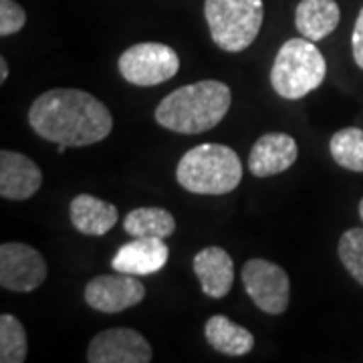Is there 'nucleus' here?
Wrapping results in <instances>:
<instances>
[{
    "mask_svg": "<svg viewBox=\"0 0 363 363\" xmlns=\"http://www.w3.org/2000/svg\"><path fill=\"white\" fill-rule=\"evenodd\" d=\"M9 77V63H6V59L2 57L0 59V83H4Z\"/></svg>",
    "mask_w": 363,
    "mask_h": 363,
    "instance_id": "obj_24",
    "label": "nucleus"
},
{
    "mask_svg": "<svg viewBox=\"0 0 363 363\" xmlns=\"http://www.w3.org/2000/svg\"><path fill=\"white\" fill-rule=\"evenodd\" d=\"M154 351L147 339L135 329L113 327L91 339L87 350L89 363H150Z\"/></svg>",
    "mask_w": 363,
    "mask_h": 363,
    "instance_id": "obj_9",
    "label": "nucleus"
},
{
    "mask_svg": "<svg viewBox=\"0 0 363 363\" xmlns=\"http://www.w3.org/2000/svg\"><path fill=\"white\" fill-rule=\"evenodd\" d=\"M329 152L341 168L350 172H363V130H339L329 142Z\"/></svg>",
    "mask_w": 363,
    "mask_h": 363,
    "instance_id": "obj_19",
    "label": "nucleus"
},
{
    "mask_svg": "<svg viewBox=\"0 0 363 363\" xmlns=\"http://www.w3.org/2000/svg\"><path fill=\"white\" fill-rule=\"evenodd\" d=\"M28 123L43 140L69 147L101 142L113 130L111 111L97 97L81 89L43 93L28 109Z\"/></svg>",
    "mask_w": 363,
    "mask_h": 363,
    "instance_id": "obj_1",
    "label": "nucleus"
},
{
    "mask_svg": "<svg viewBox=\"0 0 363 363\" xmlns=\"http://www.w3.org/2000/svg\"><path fill=\"white\" fill-rule=\"evenodd\" d=\"M327 63L309 39H289L279 49L271 69V85L283 99H301L323 83Z\"/></svg>",
    "mask_w": 363,
    "mask_h": 363,
    "instance_id": "obj_4",
    "label": "nucleus"
},
{
    "mask_svg": "<svg viewBox=\"0 0 363 363\" xmlns=\"http://www.w3.org/2000/svg\"><path fill=\"white\" fill-rule=\"evenodd\" d=\"M26 23V13L14 0H0V37L16 35Z\"/></svg>",
    "mask_w": 363,
    "mask_h": 363,
    "instance_id": "obj_22",
    "label": "nucleus"
},
{
    "mask_svg": "<svg viewBox=\"0 0 363 363\" xmlns=\"http://www.w3.org/2000/svg\"><path fill=\"white\" fill-rule=\"evenodd\" d=\"M204 14L214 45L222 51L240 52L259 37L264 6L262 0H206Z\"/></svg>",
    "mask_w": 363,
    "mask_h": 363,
    "instance_id": "obj_5",
    "label": "nucleus"
},
{
    "mask_svg": "<svg viewBox=\"0 0 363 363\" xmlns=\"http://www.w3.org/2000/svg\"><path fill=\"white\" fill-rule=\"evenodd\" d=\"M242 285L260 311L281 315L289 307L291 283L285 269L264 259H250L242 267Z\"/></svg>",
    "mask_w": 363,
    "mask_h": 363,
    "instance_id": "obj_7",
    "label": "nucleus"
},
{
    "mask_svg": "<svg viewBox=\"0 0 363 363\" xmlns=\"http://www.w3.org/2000/svg\"><path fill=\"white\" fill-rule=\"evenodd\" d=\"M341 11L335 0H301L295 11V26L305 39H325L337 28Z\"/></svg>",
    "mask_w": 363,
    "mask_h": 363,
    "instance_id": "obj_16",
    "label": "nucleus"
},
{
    "mask_svg": "<svg viewBox=\"0 0 363 363\" xmlns=\"http://www.w3.org/2000/svg\"><path fill=\"white\" fill-rule=\"evenodd\" d=\"M69 216L73 226L85 236H104L119 220L117 208L111 202L99 200L91 194H79L71 202Z\"/></svg>",
    "mask_w": 363,
    "mask_h": 363,
    "instance_id": "obj_15",
    "label": "nucleus"
},
{
    "mask_svg": "<svg viewBox=\"0 0 363 363\" xmlns=\"http://www.w3.org/2000/svg\"><path fill=\"white\" fill-rule=\"evenodd\" d=\"M176 180L192 194H228L242 180V164L228 145L200 143L182 156L176 168Z\"/></svg>",
    "mask_w": 363,
    "mask_h": 363,
    "instance_id": "obj_3",
    "label": "nucleus"
},
{
    "mask_svg": "<svg viewBox=\"0 0 363 363\" xmlns=\"http://www.w3.org/2000/svg\"><path fill=\"white\" fill-rule=\"evenodd\" d=\"M233 104L230 87L206 79L172 91L156 107V121L176 133H204L216 128Z\"/></svg>",
    "mask_w": 363,
    "mask_h": 363,
    "instance_id": "obj_2",
    "label": "nucleus"
},
{
    "mask_svg": "<svg viewBox=\"0 0 363 363\" xmlns=\"http://www.w3.org/2000/svg\"><path fill=\"white\" fill-rule=\"evenodd\" d=\"M145 297L143 283L125 272L117 274H99L85 286V303L91 309L101 313H121L130 307H135Z\"/></svg>",
    "mask_w": 363,
    "mask_h": 363,
    "instance_id": "obj_10",
    "label": "nucleus"
},
{
    "mask_svg": "<svg viewBox=\"0 0 363 363\" xmlns=\"http://www.w3.org/2000/svg\"><path fill=\"white\" fill-rule=\"evenodd\" d=\"M196 277L202 293L212 298H222L230 293L234 283V262L230 255L220 247L202 248L194 257Z\"/></svg>",
    "mask_w": 363,
    "mask_h": 363,
    "instance_id": "obj_14",
    "label": "nucleus"
},
{
    "mask_svg": "<svg viewBox=\"0 0 363 363\" xmlns=\"http://www.w3.org/2000/svg\"><path fill=\"white\" fill-rule=\"evenodd\" d=\"M351 49H353V59L355 63L363 69V6L359 11V16L353 26V35H351Z\"/></svg>",
    "mask_w": 363,
    "mask_h": 363,
    "instance_id": "obj_23",
    "label": "nucleus"
},
{
    "mask_svg": "<svg viewBox=\"0 0 363 363\" xmlns=\"http://www.w3.org/2000/svg\"><path fill=\"white\" fill-rule=\"evenodd\" d=\"M339 260L363 286V228H350L339 238Z\"/></svg>",
    "mask_w": 363,
    "mask_h": 363,
    "instance_id": "obj_21",
    "label": "nucleus"
},
{
    "mask_svg": "<svg viewBox=\"0 0 363 363\" xmlns=\"http://www.w3.org/2000/svg\"><path fill=\"white\" fill-rule=\"evenodd\" d=\"M168 259L169 250L162 238H133L117 250L111 269L133 277H145L162 271Z\"/></svg>",
    "mask_w": 363,
    "mask_h": 363,
    "instance_id": "obj_13",
    "label": "nucleus"
},
{
    "mask_svg": "<svg viewBox=\"0 0 363 363\" xmlns=\"http://www.w3.org/2000/svg\"><path fill=\"white\" fill-rule=\"evenodd\" d=\"M180 71V57L162 43H138L121 52L119 73L131 85L152 87L176 77Z\"/></svg>",
    "mask_w": 363,
    "mask_h": 363,
    "instance_id": "obj_6",
    "label": "nucleus"
},
{
    "mask_svg": "<svg viewBox=\"0 0 363 363\" xmlns=\"http://www.w3.org/2000/svg\"><path fill=\"white\" fill-rule=\"evenodd\" d=\"M43 174L25 154L0 152V196L6 200H28L39 192Z\"/></svg>",
    "mask_w": 363,
    "mask_h": 363,
    "instance_id": "obj_12",
    "label": "nucleus"
},
{
    "mask_svg": "<svg viewBox=\"0 0 363 363\" xmlns=\"http://www.w3.org/2000/svg\"><path fill=\"white\" fill-rule=\"evenodd\" d=\"M204 335H206L208 343L222 355L240 357V355L250 353L255 347L252 333L230 321L226 315H212L206 321Z\"/></svg>",
    "mask_w": 363,
    "mask_h": 363,
    "instance_id": "obj_17",
    "label": "nucleus"
},
{
    "mask_svg": "<svg viewBox=\"0 0 363 363\" xmlns=\"http://www.w3.org/2000/svg\"><path fill=\"white\" fill-rule=\"evenodd\" d=\"M26 359V333L23 323L11 315H0V362L23 363Z\"/></svg>",
    "mask_w": 363,
    "mask_h": 363,
    "instance_id": "obj_20",
    "label": "nucleus"
},
{
    "mask_svg": "<svg viewBox=\"0 0 363 363\" xmlns=\"http://www.w3.org/2000/svg\"><path fill=\"white\" fill-rule=\"evenodd\" d=\"M297 142L289 133H267L257 140L248 156L250 174L257 178H269L283 174L297 162Z\"/></svg>",
    "mask_w": 363,
    "mask_h": 363,
    "instance_id": "obj_11",
    "label": "nucleus"
},
{
    "mask_svg": "<svg viewBox=\"0 0 363 363\" xmlns=\"http://www.w3.org/2000/svg\"><path fill=\"white\" fill-rule=\"evenodd\" d=\"M123 230L133 238H162V240H166L176 230V220L166 208H135L125 216Z\"/></svg>",
    "mask_w": 363,
    "mask_h": 363,
    "instance_id": "obj_18",
    "label": "nucleus"
},
{
    "mask_svg": "<svg viewBox=\"0 0 363 363\" xmlns=\"http://www.w3.org/2000/svg\"><path fill=\"white\" fill-rule=\"evenodd\" d=\"M47 279V262L37 248L25 242L0 247V286L14 293H30Z\"/></svg>",
    "mask_w": 363,
    "mask_h": 363,
    "instance_id": "obj_8",
    "label": "nucleus"
},
{
    "mask_svg": "<svg viewBox=\"0 0 363 363\" xmlns=\"http://www.w3.org/2000/svg\"><path fill=\"white\" fill-rule=\"evenodd\" d=\"M359 216H362V220H363V198H362V202H359Z\"/></svg>",
    "mask_w": 363,
    "mask_h": 363,
    "instance_id": "obj_25",
    "label": "nucleus"
}]
</instances>
